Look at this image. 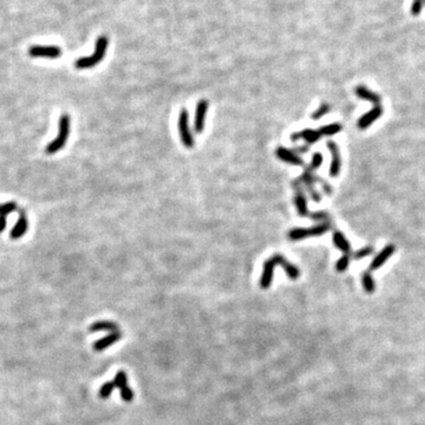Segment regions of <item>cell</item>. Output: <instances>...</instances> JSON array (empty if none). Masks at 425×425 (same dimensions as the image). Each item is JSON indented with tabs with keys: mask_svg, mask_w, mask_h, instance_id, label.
Listing matches in <instances>:
<instances>
[{
	"mask_svg": "<svg viewBox=\"0 0 425 425\" xmlns=\"http://www.w3.org/2000/svg\"><path fill=\"white\" fill-rule=\"evenodd\" d=\"M109 46V39L106 36H101L96 42V46L93 53H91L87 57H81L75 62V66L77 69L83 70V69H91L93 66H96L97 64L101 63L103 58L105 57L106 50Z\"/></svg>",
	"mask_w": 425,
	"mask_h": 425,
	"instance_id": "1",
	"label": "cell"
},
{
	"mask_svg": "<svg viewBox=\"0 0 425 425\" xmlns=\"http://www.w3.org/2000/svg\"><path fill=\"white\" fill-rule=\"evenodd\" d=\"M70 117L69 115H63L59 118V127H58V135L57 137L51 142L50 144L45 148V151L48 155H53L58 153L60 149L64 148V145L68 142L70 136Z\"/></svg>",
	"mask_w": 425,
	"mask_h": 425,
	"instance_id": "2",
	"label": "cell"
},
{
	"mask_svg": "<svg viewBox=\"0 0 425 425\" xmlns=\"http://www.w3.org/2000/svg\"><path fill=\"white\" fill-rule=\"evenodd\" d=\"M178 131L180 137L184 147L193 148L194 147V136L191 133L189 127V115L186 109H182L178 116Z\"/></svg>",
	"mask_w": 425,
	"mask_h": 425,
	"instance_id": "3",
	"label": "cell"
},
{
	"mask_svg": "<svg viewBox=\"0 0 425 425\" xmlns=\"http://www.w3.org/2000/svg\"><path fill=\"white\" fill-rule=\"evenodd\" d=\"M29 54L32 58L56 59L62 56V50L54 45H33L29 48Z\"/></svg>",
	"mask_w": 425,
	"mask_h": 425,
	"instance_id": "4",
	"label": "cell"
},
{
	"mask_svg": "<svg viewBox=\"0 0 425 425\" xmlns=\"http://www.w3.org/2000/svg\"><path fill=\"white\" fill-rule=\"evenodd\" d=\"M276 266H280L279 265V254L273 255V256L269 257L268 260H266L265 263H263L262 274H261L260 278V287L262 288V290H267V288H269V286L272 285L273 274H274V269Z\"/></svg>",
	"mask_w": 425,
	"mask_h": 425,
	"instance_id": "5",
	"label": "cell"
},
{
	"mask_svg": "<svg viewBox=\"0 0 425 425\" xmlns=\"http://www.w3.org/2000/svg\"><path fill=\"white\" fill-rule=\"evenodd\" d=\"M112 382H114V384H115V386H116V388L120 390L121 398H122L124 402H127V403L132 402L135 393H133V391L129 387V385H128L127 373L124 371H118L117 375L115 376L114 381Z\"/></svg>",
	"mask_w": 425,
	"mask_h": 425,
	"instance_id": "6",
	"label": "cell"
},
{
	"mask_svg": "<svg viewBox=\"0 0 425 425\" xmlns=\"http://www.w3.org/2000/svg\"><path fill=\"white\" fill-rule=\"evenodd\" d=\"M326 144L331 155H332V162H331L330 166V175L332 176V177H337V176L339 175L340 169H341V156H340L339 148L336 142L333 141H329Z\"/></svg>",
	"mask_w": 425,
	"mask_h": 425,
	"instance_id": "7",
	"label": "cell"
},
{
	"mask_svg": "<svg viewBox=\"0 0 425 425\" xmlns=\"http://www.w3.org/2000/svg\"><path fill=\"white\" fill-rule=\"evenodd\" d=\"M299 180L294 181L292 186L296 187V196H294V203H296V207L298 211V214L300 216H306L308 215V209H307V200H306V195L303 193L301 187H300Z\"/></svg>",
	"mask_w": 425,
	"mask_h": 425,
	"instance_id": "8",
	"label": "cell"
},
{
	"mask_svg": "<svg viewBox=\"0 0 425 425\" xmlns=\"http://www.w3.org/2000/svg\"><path fill=\"white\" fill-rule=\"evenodd\" d=\"M209 103L206 99H201L197 102L196 111H195V122H194V130L197 133H201L205 128L206 114H207Z\"/></svg>",
	"mask_w": 425,
	"mask_h": 425,
	"instance_id": "9",
	"label": "cell"
},
{
	"mask_svg": "<svg viewBox=\"0 0 425 425\" xmlns=\"http://www.w3.org/2000/svg\"><path fill=\"white\" fill-rule=\"evenodd\" d=\"M394 251H396V248H394L393 245L385 246V247L382 248V251L381 252V253H379L378 255H376L375 259L372 260L371 265H370L369 272L376 271V269H378L379 267H382V265H384V263L386 262V261L390 259L391 256H392Z\"/></svg>",
	"mask_w": 425,
	"mask_h": 425,
	"instance_id": "10",
	"label": "cell"
},
{
	"mask_svg": "<svg viewBox=\"0 0 425 425\" xmlns=\"http://www.w3.org/2000/svg\"><path fill=\"white\" fill-rule=\"evenodd\" d=\"M382 115V109L381 105L375 106V108L371 109L369 112H366L365 115H363L359 118V121H358V128L359 129H367L371 124L375 122V121H377L378 118H381Z\"/></svg>",
	"mask_w": 425,
	"mask_h": 425,
	"instance_id": "11",
	"label": "cell"
},
{
	"mask_svg": "<svg viewBox=\"0 0 425 425\" xmlns=\"http://www.w3.org/2000/svg\"><path fill=\"white\" fill-rule=\"evenodd\" d=\"M275 154L276 156H278V159L284 161V162L290 163V165L293 166H303V161L298 156V154L294 153L293 150H290V149L280 147L276 149Z\"/></svg>",
	"mask_w": 425,
	"mask_h": 425,
	"instance_id": "12",
	"label": "cell"
},
{
	"mask_svg": "<svg viewBox=\"0 0 425 425\" xmlns=\"http://www.w3.org/2000/svg\"><path fill=\"white\" fill-rule=\"evenodd\" d=\"M27 228H29V221H27L26 214L24 211L19 212V218H18L17 223L14 224V227L12 228L10 236L11 239L13 240H18L20 239L21 236L24 235L27 232Z\"/></svg>",
	"mask_w": 425,
	"mask_h": 425,
	"instance_id": "13",
	"label": "cell"
},
{
	"mask_svg": "<svg viewBox=\"0 0 425 425\" xmlns=\"http://www.w3.org/2000/svg\"><path fill=\"white\" fill-rule=\"evenodd\" d=\"M323 136L319 132V130H312V129H305L302 131L294 132L291 136V139L294 142L299 141V139H305L308 144H314L315 142H318Z\"/></svg>",
	"mask_w": 425,
	"mask_h": 425,
	"instance_id": "14",
	"label": "cell"
},
{
	"mask_svg": "<svg viewBox=\"0 0 425 425\" xmlns=\"http://www.w3.org/2000/svg\"><path fill=\"white\" fill-rule=\"evenodd\" d=\"M121 337H122V333L121 332H116V333H110V335L103 337L99 340H97L95 344L92 345L93 350L97 352H102L104 351L105 348L110 347L111 345L116 344L118 340L121 339Z\"/></svg>",
	"mask_w": 425,
	"mask_h": 425,
	"instance_id": "15",
	"label": "cell"
},
{
	"mask_svg": "<svg viewBox=\"0 0 425 425\" xmlns=\"http://www.w3.org/2000/svg\"><path fill=\"white\" fill-rule=\"evenodd\" d=\"M89 331L91 333L95 332H110V333H116L120 332V326L116 323L110 320H99L93 323L89 327Z\"/></svg>",
	"mask_w": 425,
	"mask_h": 425,
	"instance_id": "16",
	"label": "cell"
},
{
	"mask_svg": "<svg viewBox=\"0 0 425 425\" xmlns=\"http://www.w3.org/2000/svg\"><path fill=\"white\" fill-rule=\"evenodd\" d=\"M356 95L361 99L371 102L372 104H375L376 106L381 104V96L377 95L376 92H373V91L369 90L366 86H364V85H359V86L356 87Z\"/></svg>",
	"mask_w": 425,
	"mask_h": 425,
	"instance_id": "17",
	"label": "cell"
},
{
	"mask_svg": "<svg viewBox=\"0 0 425 425\" xmlns=\"http://www.w3.org/2000/svg\"><path fill=\"white\" fill-rule=\"evenodd\" d=\"M333 242H335L336 247L341 251L342 253L351 255V245L344 236V234L340 232L333 233Z\"/></svg>",
	"mask_w": 425,
	"mask_h": 425,
	"instance_id": "18",
	"label": "cell"
},
{
	"mask_svg": "<svg viewBox=\"0 0 425 425\" xmlns=\"http://www.w3.org/2000/svg\"><path fill=\"white\" fill-rule=\"evenodd\" d=\"M307 238H311L308 228H294L290 230V233H288V239H290L291 241H299V240Z\"/></svg>",
	"mask_w": 425,
	"mask_h": 425,
	"instance_id": "19",
	"label": "cell"
},
{
	"mask_svg": "<svg viewBox=\"0 0 425 425\" xmlns=\"http://www.w3.org/2000/svg\"><path fill=\"white\" fill-rule=\"evenodd\" d=\"M341 129H342L341 124L332 123V124H329V126L321 127L320 129H319V132L321 133V136H335L338 132L341 131Z\"/></svg>",
	"mask_w": 425,
	"mask_h": 425,
	"instance_id": "20",
	"label": "cell"
},
{
	"mask_svg": "<svg viewBox=\"0 0 425 425\" xmlns=\"http://www.w3.org/2000/svg\"><path fill=\"white\" fill-rule=\"evenodd\" d=\"M361 282H363V287L364 290L366 291L367 293H373V291H375L376 285H375V280H373L372 275L370 274V272H365L363 273V275H361Z\"/></svg>",
	"mask_w": 425,
	"mask_h": 425,
	"instance_id": "21",
	"label": "cell"
},
{
	"mask_svg": "<svg viewBox=\"0 0 425 425\" xmlns=\"http://www.w3.org/2000/svg\"><path fill=\"white\" fill-rule=\"evenodd\" d=\"M331 228V223L330 222H323V223H319L317 226L312 227V228L309 229V234H311V236H320L323 235V234L327 233Z\"/></svg>",
	"mask_w": 425,
	"mask_h": 425,
	"instance_id": "22",
	"label": "cell"
},
{
	"mask_svg": "<svg viewBox=\"0 0 425 425\" xmlns=\"http://www.w3.org/2000/svg\"><path fill=\"white\" fill-rule=\"evenodd\" d=\"M114 388H116V386H115V384H114V382H105V384H103L101 388H99V397H101L102 399H108L109 397L111 396Z\"/></svg>",
	"mask_w": 425,
	"mask_h": 425,
	"instance_id": "23",
	"label": "cell"
},
{
	"mask_svg": "<svg viewBox=\"0 0 425 425\" xmlns=\"http://www.w3.org/2000/svg\"><path fill=\"white\" fill-rule=\"evenodd\" d=\"M18 209L16 202H6L0 205V216H6Z\"/></svg>",
	"mask_w": 425,
	"mask_h": 425,
	"instance_id": "24",
	"label": "cell"
},
{
	"mask_svg": "<svg viewBox=\"0 0 425 425\" xmlns=\"http://www.w3.org/2000/svg\"><path fill=\"white\" fill-rule=\"evenodd\" d=\"M330 110H331V105L329 103H323V104L319 106L317 110L312 114V118H313V120H320L321 117L325 116V115L329 114Z\"/></svg>",
	"mask_w": 425,
	"mask_h": 425,
	"instance_id": "25",
	"label": "cell"
},
{
	"mask_svg": "<svg viewBox=\"0 0 425 425\" xmlns=\"http://www.w3.org/2000/svg\"><path fill=\"white\" fill-rule=\"evenodd\" d=\"M348 265H350V255L344 254L338 261H337L336 269L338 272H344V271H346V269H347Z\"/></svg>",
	"mask_w": 425,
	"mask_h": 425,
	"instance_id": "26",
	"label": "cell"
},
{
	"mask_svg": "<svg viewBox=\"0 0 425 425\" xmlns=\"http://www.w3.org/2000/svg\"><path fill=\"white\" fill-rule=\"evenodd\" d=\"M425 4V0H414L411 4V11L412 16H420L422 10H423V6Z\"/></svg>",
	"mask_w": 425,
	"mask_h": 425,
	"instance_id": "27",
	"label": "cell"
},
{
	"mask_svg": "<svg viewBox=\"0 0 425 425\" xmlns=\"http://www.w3.org/2000/svg\"><path fill=\"white\" fill-rule=\"evenodd\" d=\"M321 163H323V155L319 154V153H315L313 155V157H312V162H311V165L308 166L307 170L313 172V170L318 169L319 167L321 166Z\"/></svg>",
	"mask_w": 425,
	"mask_h": 425,
	"instance_id": "28",
	"label": "cell"
},
{
	"mask_svg": "<svg viewBox=\"0 0 425 425\" xmlns=\"http://www.w3.org/2000/svg\"><path fill=\"white\" fill-rule=\"evenodd\" d=\"M309 217L312 218V220L318 221V222L323 223V222H330V216L327 212H312L311 215H309Z\"/></svg>",
	"mask_w": 425,
	"mask_h": 425,
	"instance_id": "29",
	"label": "cell"
},
{
	"mask_svg": "<svg viewBox=\"0 0 425 425\" xmlns=\"http://www.w3.org/2000/svg\"><path fill=\"white\" fill-rule=\"evenodd\" d=\"M372 253H373V247H371V246H366V247H364V248H361V250L357 251L356 253H354L353 257L356 260L364 259V257L369 256V255L372 254Z\"/></svg>",
	"mask_w": 425,
	"mask_h": 425,
	"instance_id": "30",
	"label": "cell"
},
{
	"mask_svg": "<svg viewBox=\"0 0 425 425\" xmlns=\"http://www.w3.org/2000/svg\"><path fill=\"white\" fill-rule=\"evenodd\" d=\"M6 228V217L0 216V233H2Z\"/></svg>",
	"mask_w": 425,
	"mask_h": 425,
	"instance_id": "31",
	"label": "cell"
},
{
	"mask_svg": "<svg viewBox=\"0 0 425 425\" xmlns=\"http://www.w3.org/2000/svg\"><path fill=\"white\" fill-rule=\"evenodd\" d=\"M293 151L296 154H306L308 151V148L307 147H299V148L294 149Z\"/></svg>",
	"mask_w": 425,
	"mask_h": 425,
	"instance_id": "32",
	"label": "cell"
},
{
	"mask_svg": "<svg viewBox=\"0 0 425 425\" xmlns=\"http://www.w3.org/2000/svg\"><path fill=\"white\" fill-rule=\"evenodd\" d=\"M424 5H425V4H424Z\"/></svg>",
	"mask_w": 425,
	"mask_h": 425,
	"instance_id": "33",
	"label": "cell"
}]
</instances>
